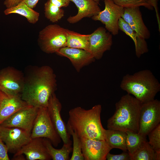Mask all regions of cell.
Here are the masks:
<instances>
[{"label": "cell", "instance_id": "obj_1", "mask_svg": "<svg viewBox=\"0 0 160 160\" xmlns=\"http://www.w3.org/2000/svg\"><path fill=\"white\" fill-rule=\"evenodd\" d=\"M57 87L56 76L53 69L49 66H42L25 76L21 97L29 105L39 108L47 107Z\"/></svg>", "mask_w": 160, "mask_h": 160}, {"label": "cell", "instance_id": "obj_2", "mask_svg": "<svg viewBox=\"0 0 160 160\" xmlns=\"http://www.w3.org/2000/svg\"><path fill=\"white\" fill-rule=\"evenodd\" d=\"M102 106L96 105L86 110L78 106L69 111L67 128L73 130L79 138L105 140V129L101 121Z\"/></svg>", "mask_w": 160, "mask_h": 160}, {"label": "cell", "instance_id": "obj_3", "mask_svg": "<svg viewBox=\"0 0 160 160\" xmlns=\"http://www.w3.org/2000/svg\"><path fill=\"white\" fill-rule=\"evenodd\" d=\"M142 104L129 94L122 96L116 103L113 115L107 121L108 129L138 133Z\"/></svg>", "mask_w": 160, "mask_h": 160}, {"label": "cell", "instance_id": "obj_4", "mask_svg": "<svg viewBox=\"0 0 160 160\" xmlns=\"http://www.w3.org/2000/svg\"><path fill=\"white\" fill-rule=\"evenodd\" d=\"M121 88L133 95L142 103L152 100L160 90V84L153 73L148 70L139 71L123 78Z\"/></svg>", "mask_w": 160, "mask_h": 160}, {"label": "cell", "instance_id": "obj_5", "mask_svg": "<svg viewBox=\"0 0 160 160\" xmlns=\"http://www.w3.org/2000/svg\"><path fill=\"white\" fill-rule=\"evenodd\" d=\"M67 30L56 24L45 27L38 35V42L41 49L46 53L52 54L66 47Z\"/></svg>", "mask_w": 160, "mask_h": 160}, {"label": "cell", "instance_id": "obj_6", "mask_svg": "<svg viewBox=\"0 0 160 160\" xmlns=\"http://www.w3.org/2000/svg\"><path fill=\"white\" fill-rule=\"evenodd\" d=\"M31 138H47L55 147L61 142V138L54 128L47 107L39 108L31 132Z\"/></svg>", "mask_w": 160, "mask_h": 160}, {"label": "cell", "instance_id": "obj_7", "mask_svg": "<svg viewBox=\"0 0 160 160\" xmlns=\"http://www.w3.org/2000/svg\"><path fill=\"white\" fill-rule=\"evenodd\" d=\"M160 122V102L153 99L142 104L138 133L146 137Z\"/></svg>", "mask_w": 160, "mask_h": 160}, {"label": "cell", "instance_id": "obj_8", "mask_svg": "<svg viewBox=\"0 0 160 160\" xmlns=\"http://www.w3.org/2000/svg\"><path fill=\"white\" fill-rule=\"evenodd\" d=\"M25 76L20 71L9 66L0 71V91L9 95H21Z\"/></svg>", "mask_w": 160, "mask_h": 160}, {"label": "cell", "instance_id": "obj_9", "mask_svg": "<svg viewBox=\"0 0 160 160\" xmlns=\"http://www.w3.org/2000/svg\"><path fill=\"white\" fill-rule=\"evenodd\" d=\"M104 9L91 17L105 25L106 30L116 35L119 33L118 21L124 13V8L116 4L113 0H104Z\"/></svg>", "mask_w": 160, "mask_h": 160}, {"label": "cell", "instance_id": "obj_10", "mask_svg": "<svg viewBox=\"0 0 160 160\" xmlns=\"http://www.w3.org/2000/svg\"><path fill=\"white\" fill-rule=\"evenodd\" d=\"M31 133L21 128L0 125V137L8 152L15 154L31 139Z\"/></svg>", "mask_w": 160, "mask_h": 160}, {"label": "cell", "instance_id": "obj_11", "mask_svg": "<svg viewBox=\"0 0 160 160\" xmlns=\"http://www.w3.org/2000/svg\"><path fill=\"white\" fill-rule=\"evenodd\" d=\"M39 109L28 105L14 113L0 125L21 128L31 133Z\"/></svg>", "mask_w": 160, "mask_h": 160}, {"label": "cell", "instance_id": "obj_12", "mask_svg": "<svg viewBox=\"0 0 160 160\" xmlns=\"http://www.w3.org/2000/svg\"><path fill=\"white\" fill-rule=\"evenodd\" d=\"M62 107L61 103L54 93L50 96L47 107L49 117L63 144L72 145V142L70 139L71 135L61 115Z\"/></svg>", "mask_w": 160, "mask_h": 160}, {"label": "cell", "instance_id": "obj_13", "mask_svg": "<svg viewBox=\"0 0 160 160\" xmlns=\"http://www.w3.org/2000/svg\"><path fill=\"white\" fill-rule=\"evenodd\" d=\"M106 30L105 28L100 27L89 34V52L95 60L101 59L104 52L111 49L112 35Z\"/></svg>", "mask_w": 160, "mask_h": 160}, {"label": "cell", "instance_id": "obj_14", "mask_svg": "<svg viewBox=\"0 0 160 160\" xmlns=\"http://www.w3.org/2000/svg\"><path fill=\"white\" fill-rule=\"evenodd\" d=\"M82 151L85 160H105L106 156L112 149L105 140L80 138Z\"/></svg>", "mask_w": 160, "mask_h": 160}, {"label": "cell", "instance_id": "obj_15", "mask_svg": "<svg viewBox=\"0 0 160 160\" xmlns=\"http://www.w3.org/2000/svg\"><path fill=\"white\" fill-rule=\"evenodd\" d=\"M56 53L68 58L78 72L83 67L95 60L89 51L82 49L65 47L60 49Z\"/></svg>", "mask_w": 160, "mask_h": 160}, {"label": "cell", "instance_id": "obj_16", "mask_svg": "<svg viewBox=\"0 0 160 160\" xmlns=\"http://www.w3.org/2000/svg\"><path fill=\"white\" fill-rule=\"evenodd\" d=\"M24 154L27 160L52 159L45 145L43 138H31L14 156Z\"/></svg>", "mask_w": 160, "mask_h": 160}, {"label": "cell", "instance_id": "obj_17", "mask_svg": "<svg viewBox=\"0 0 160 160\" xmlns=\"http://www.w3.org/2000/svg\"><path fill=\"white\" fill-rule=\"evenodd\" d=\"M28 105L21 95H9L0 91V124L14 113Z\"/></svg>", "mask_w": 160, "mask_h": 160}, {"label": "cell", "instance_id": "obj_18", "mask_svg": "<svg viewBox=\"0 0 160 160\" xmlns=\"http://www.w3.org/2000/svg\"><path fill=\"white\" fill-rule=\"evenodd\" d=\"M121 17L140 38L146 39L150 37V32L143 22L139 7L124 8Z\"/></svg>", "mask_w": 160, "mask_h": 160}, {"label": "cell", "instance_id": "obj_19", "mask_svg": "<svg viewBox=\"0 0 160 160\" xmlns=\"http://www.w3.org/2000/svg\"><path fill=\"white\" fill-rule=\"evenodd\" d=\"M69 0L75 4L78 10L76 15L67 18V21L70 23H76L84 18H91L101 11L99 4L94 0Z\"/></svg>", "mask_w": 160, "mask_h": 160}, {"label": "cell", "instance_id": "obj_20", "mask_svg": "<svg viewBox=\"0 0 160 160\" xmlns=\"http://www.w3.org/2000/svg\"><path fill=\"white\" fill-rule=\"evenodd\" d=\"M118 26L119 30L124 32L133 40L135 46L136 55L138 57L148 51L147 44L145 39L139 37L136 32L122 17L119 19Z\"/></svg>", "mask_w": 160, "mask_h": 160}, {"label": "cell", "instance_id": "obj_21", "mask_svg": "<svg viewBox=\"0 0 160 160\" xmlns=\"http://www.w3.org/2000/svg\"><path fill=\"white\" fill-rule=\"evenodd\" d=\"M126 132L112 129H105V140L112 149L117 148L127 151L126 140Z\"/></svg>", "mask_w": 160, "mask_h": 160}, {"label": "cell", "instance_id": "obj_22", "mask_svg": "<svg viewBox=\"0 0 160 160\" xmlns=\"http://www.w3.org/2000/svg\"><path fill=\"white\" fill-rule=\"evenodd\" d=\"M4 14L8 15L12 14H17L24 16L28 22L34 24L38 21L40 14L28 6L22 1L16 6L7 8L4 11Z\"/></svg>", "mask_w": 160, "mask_h": 160}, {"label": "cell", "instance_id": "obj_23", "mask_svg": "<svg viewBox=\"0 0 160 160\" xmlns=\"http://www.w3.org/2000/svg\"><path fill=\"white\" fill-rule=\"evenodd\" d=\"M66 47L89 51V34H82L67 29Z\"/></svg>", "mask_w": 160, "mask_h": 160}, {"label": "cell", "instance_id": "obj_24", "mask_svg": "<svg viewBox=\"0 0 160 160\" xmlns=\"http://www.w3.org/2000/svg\"><path fill=\"white\" fill-rule=\"evenodd\" d=\"M44 143L48 153L53 160H70L69 155L72 151V145L63 144L60 149L54 148L49 140L44 138Z\"/></svg>", "mask_w": 160, "mask_h": 160}, {"label": "cell", "instance_id": "obj_25", "mask_svg": "<svg viewBox=\"0 0 160 160\" xmlns=\"http://www.w3.org/2000/svg\"><path fill=\"white\" fill-rule=\"evenodd\" d=\"M160 153L155 151L147 140L132 156V160H159Z\"/></svg>", "mask_w": 160, "mask_h": 160}, {"label": "cell", "instance_id": "obj_26", "mask_svg": "<svg viewBox=\"0 0 160 160\" xmlns=\"http://www.w3.org/2000/svg\"><path fill=\"white\" fill-rule=\"evenodd\" d=\"M126 132L127 151L132 157L147 140L146 137H144L138 133L129 131Z\"/></svg>", "mask_w": 160, "mask_h": 160}, {"label": "cell", "instance_id": "obj_27", "mask_svg": "<svg viewBox=\"0 0 160 160\" xmlns=\"http://www.w3.org/2000/svg\"><path fill=\"white\" fill-rule=\"evenodd\" d=\"M116 4L124 8L143 6L152 10L156 9L157 0H113Z\"/></svg>", "mask_w": 160, "mask_h": 160}, {"label": "cell", "instance_id": "obj_28", "mask_svg": "<svg viewBox=\"0 0 160 160\" xmlns=\"http://www.w3.org/2000/svg\"><path fill=\"white\" fill-rule=\"evenodd\" d=\"M45 17L52 23L60 20L64 16V10L51 3L48 0L44 4Z\"/></svg>", "mask_w": 160, "mask_h": 160}, {"label": "cell", "instance_id": "obj_29", "mask_svg": "<svg viewBox=\"0 0 160 160\" xmlns=\"http://www.w3.org/2000/svg\"><path fill=\"white\" fill-rule=\"evenodd\" d=\"M68 131L73 139L72 154L70 160H84L81 148V144L80 138L73 130L67 128Z\"/></svg>", "mask_w": 160, "mask_h": 160}, {"label": "cell", "instance_id": "obj_30", "mask_svg": "<svg viewBox=\"0 0 160 160\" xmlns=\"http://www.w3.org/2000/svg\"><path fill=\"white\" fill-rule=\"evenodd\" d=\"M148 143L156 152L160 153V124L148 134Z\"/></svg>", "mask_w": 160, "mask_h": 160}, {"label": "cell", "instance_id": "obj_31", "mask_svg": "<svg viewBox=\"0 0 160 160\" xmlns=\"http://www.w3.org/2000/svg\"><path fill=\"white\" fill-rule=\"evenodd\" d=\"M122 153L115 155L109 152L106 156L108 160H132V157L128 152L124 151Z\"/></svg>", "mask_w": 160, "mask_h": 160}, {"label": "cell", "instance_id": "obj_32", "mask_svg": "<svg viewBox=\"0 0 160 160\" xmlns=\"http://www.w3.org/2000/svg\"><path fill=\"white\" fill-rule=\"evenodd\" d=\"M7 148L0 137V160H9Z\"/></svg>", "mask_w": 160, "mask_h": 160}, {"label": "cell", "instance_id": "obj_33", "mask_svg": "<svg viewBox=\"0 0 160 160\" xmlns=\"http://www.w3.org/2000/svg\"><path fill=\"white\" fill-rule=\"evenodd\" d=\"M54 5L58 7L61 8L62 7H68L69 4V0H49Z\"/></svg>", "mask_w": 160, "mask_h": 160}, {"label": "cell", "instance_id": "obj_34", "mask_svg": "<svg viewBox=\"0 0 160 160\" xmlns=\"http://www.w3.org/2000/svg\"><path fill=\"white\" fill-rule=\"evenodd\" d=\"M22 0H5L4 4L7 8H8L16 6Z\"/></svg>", "mask_w": 160, "mask_h": 160}, {"label": "cell", "instance_id": "obj_35", "mask_svg": "<svg viewBox=\"0 0 160 160\" xmlns=\"http://www.w3.org/2000/svg\"><path fill=\"white\" fill-rule=\"evenodd\" d=\"M39 0H22L28 6L32 9L35 8Z\"/></svg>", "mask_w": 160, "mask_h": 160}, {"label": "cell", "instance_id": "obj_36", "mask_svg": "<svg viewBox=\"0 0 160 160\" xmlns=\"http://www.w3.org/2000/svg\"><path fill=\"white\" fill-rule=\"evenodd\" d=\"M12 159V160H25L26 159L23 154L16 156L14 155Z\"/></svg>", "mask_w": 160, "mask_h": 160}, {"label": "cell", "instance_id": "obj_37", "mask_svg": "<svg viewBox=\"0 0 160 160\" xmlns=\"http://www.w3.org/2000/svg\"><path fill=\"white\" fill-rule=\"evenodd\" d=\"M98 4H99V2L101 0H94Z\"/></svg>", "mask_w": 160, "mask_h": 160}]
</instances>
